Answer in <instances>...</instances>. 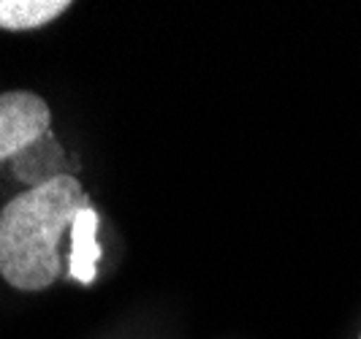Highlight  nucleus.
<instances>
[{"instance_id": "nucleus-1", "label": "nucleus", "mask_w": 361, "mask_h": 339, "mask_svg": "<svg viewBox=\"0 0 361 339\" xmlns=\"http://www.w3.org/2000/svg\"><path fill=\"white\" fill-rule=\"evenodd\" d=\"M90 196L71 174L11 198L0 209V274L17 290H44L63 274L60 239Z\"/></svg>"}, {"instance_id": "nucleus-2", "label": "nucleus", "mask_w": 361, "mask_h": 339, "mask_svg": "<svg viewBox=\"0 0 361 339\" xmlns=\"http://www.w3.org/2000/svg\"><path fill=\"white\" fill-rule=\"evenodd\" d=\"M52 114L47 101L30 90L0 92V163L22 155L49 133Z\"/></svg>"}, {"instance_id": "nucleus-3", "label": "nucleus", "mask_w": 361, "mask_h": 339, "mask_svg": "<svg viewBox=\"0 0 361 339\" xmlns=\"http://www.w3.org/2000/svg\"><path fill=\"white\" fill-rule=\"evenodd\" d=\"M98 214L92 207L82 209L71 223V255H68V271L66 277L82 285L95 283V271L101 261V245H98Z\"/></svg>"}, {"instance_id": "nucleus-4", "label": "nucleus", "mask_w": 361, "mask_h": 339, "mask_svg": "<svg viewBox=\"0 0 361 339\" xmlns=\"http://www.w3.org/2000/svg\"><path fill=\"white\" fill-rule=\"evenodd\" d=\"M68 8V0H0V27L11 33L33 30L66 14Z\"/></svg>"}]
</instances>
